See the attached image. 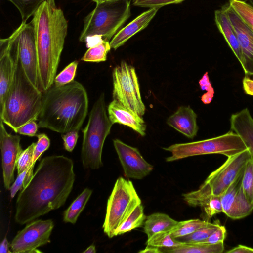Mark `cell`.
Wrapping results in <instances>:
<instances>
[{"instance_id":"8d00e7d4","label":"cell","mask_w":253,"mask_h":253,"mask_svg":"<svg viewBox=\"0 0 253 253\" xmlns=\"http://www.w3.org/2000/svg\"><path fill=\"white\" fill-rule=\"evenodd\" d=\"M36 136L38 137V141L36 143L33 152L32 164L30 167L32 169H34L36 162L41 155L48 149L50 143L49 138L45 134L41 133Z\"/></svg>"},{"instance_id":"f1b7e54d","label":"cell","mask_w":253,"mask_h":253,"mask_svg":"<svg viewBox=\"0 0 253 253\" xmlns=\"http://www.w3.org/2000/svg\"><path fill=\"white\" fill-rule=\"evenodd\" d=\"M219 226L220 224L216 221L210 225L197 230L191 234L175 238V239L183 244L200 243L208 238Z\"/></svg>"},{"instance_id":"ab89813d","label":"cell","mask_w":253,"mask_h":253,"mask_svg":"<svg viewBox=\"0 0 253 253\" xmlns=\"http://www.w3.org/2000/svg\"><path fill=\"white\" fill-rule=\"evenodd\" d=\"M226 234V230L225 226L220 225L210 236L203 241L197 243L202 244H216L223 242Z\"/></svg>"},{"instance_id":"8fae6325","label":"cell","mask_w":253,"mask_h":253,"mask_svg":"<svg viewBox=\"0 0 253 253\" xmlns=\"http://www.w3.org/2000/svg\"><path fill=\"white\" fill-rule=\"evenodd\" d=\"M8 38L17 53L27 78L40 90L38 56L32 22H22Z\"/></svg>"},{"instance_id":"d6a6232c","label":"cell","mask_w":253,"mask_h":253,"mask_svg":"<svg viewBox=\"0 0 253 253\" xmlns=\"http://www.w3.org/2000/svg\"><path fill=\"white\" fill-rule=\"evenodd\" d=\"M211 223L208 221L199 219L185 220L181 227L171 234V236L175 239L189 235L201 228L210 225Z\"/></svg>"},{"instance_id":"484cf974","label":"cell","mask_w":253,"mask_h":253,"mask_svg":"<svg viewBox=\"0 0 253 253\" xmlns=\"http://www.w3.org/2000/svg\"><path fill=\"white\" fill-rule=\"evenodd\" d=\"M146 216L144 213V208L141 204L138 205L131 214L116 229L114 235L123 234L133 229L141 227L144 223Z\"/></svg>"},{"instance_id":"9c48e42d","label":"cell","mask_w":253,"mask_h":253,"mask_svg":"<svg viewBox=\"0 0 253 253\" xmlns=\"http://www.w3.org/2000/svg\"><path fill=\"white\" fill-rule=\"evenodd\" d=\"M141 201L132 182L119 177L108 198L106 215L102 226L110 238L115 236L116 229L131 214Z\"/></svg>"},{"instance_id":"ffe728a7","label":"cell","mask_w":253,"mask_h":253,"mask_svg":"<svg viewBox=\"0 0 253 253\" xmlns=\"http://www.w3.org/2000/svg\"><path fill=\"white\" fill-rule=\"evenodd\" d=\"M197 115L189 106H181L167 121L168 125L187 137L193 139L198 130Z\"/></svg>"},{"instance_id":"bcb514c9","label":"cell","mask_w":253,"mask_h":253,"mask_svg":"<svg viewBox=\"0 0 253 253\" xmlns=\"http://www.w3.org/2000/svg\"><path fill=\"white\" fill-rule=\"evenodd\" d=\"M9 243L5 238H4L0 245V253H11L12 252L9 249Z\"/></svg>"},{"instance_id":"30bf717a","label":"cell","mask_w":253,"mask_h":253,"mask_svg":"<svg viewBox=\"0 0 253 253\" xmlns=\"http://www.w3.org/2000/svg\"><path fill=\"white\" fill-rule=\"evenodd\" d=\"M112 78L113 99L137 114L144 115L146 108L134 67L122 61L113 69Z\"/></svg>"},{"instance_id":"d590c367","label":"cell","mask_w":253,"mask_h":253,"mask_svg":"<svg viewBox=\"0 0 253 253\" xmlns=\"http://www.w3.org/2000/svg\"><path fill=\"white\" fill-rule=\"evenodd\" d=\"M36 143H32L23 150L18 158L16 168L18 174L21 173L28 168H30Z\"/></svg>"},{"instance_id":"e0dca14e","label":"cell","mask_w":253,"mask_h":253,"mask_svg":"<svg viewBox=\"0 0 253 253\" xmlns=\"http://www.w3.org/2000/svg\"><path fill=\"white\" fill-rule=\"evenodd\" d=\"M108 117L113 124H120L133 129L142 136L146 134V125L141 116L113 99L107 108Z\"/></svg>"},{"instance_id":"f907efd6","label":"cell","mask_w":253,"mask_h":253,"mask_svg":"<svg viewBox=\"0 0 253 253\" xmlns=\"http://www.w3.org/2000/svg\"><path fill=\"white\" fill-rule=\"evenodd\" d=\"M250 4H251L253 6V0H249Z\"/></svg>"},{"instance_id":"603a6c76","label":"cell","mask_w":253,"mask_h":253,"mask_svg":"<svg viewBox=\"0 0 253 253\" xmlns=\"http://www.w3.org/2000/svg\"><path fill=\"white\" fill-rule=\"evenodd\" d=\"M185 221H176L163 213H154L146 217L144 223V231L147 239L153 235L162 232H174L181 227Z\"/></svg>"},{"instance_id":"4fadbf2b","label":"cell","mask_w":253,"mask_h":253,"mask_svg":"<svg viewBox=\"0 0 253 253\" xmlns=\"http://www.w3.org/2000/svg\"><path fill=\"white\" fill-rule=\"evenodd\" d=\"M113 144L126 177L141 179L152 171L153 166L144 159L137 148L118 139L113 140Z\"/></svg>"},{"instance_id":"e575fe53","label":"cell","mask_w":253,"mask_h":253,"mask_svg":"<svg viewBox=\"0 0 253 253\" xmlns=\"http://www.w3.org/2000/svg\"><path fill=\"white\" fill-rule=\"evenodd\" d=\"M78 63V61H73L56 76L54 80V85L62 86L74 81Z\"/></svg>"},{"instance_id":"b9f144b4","label":"cell","mask_w":253,"mask_h":253,"mask_svg":"<svg viewBox=\"0 0 253 253\" xmlns=\"http://www.w3.org/2000/svg\"><path fill=\"white\" fill-rule=\"evenodd\" d=\"M38 127V124L36 122V121H31L18 128L15 132L33 137L36 135Z\"/></svg>"},{"instance_id":"3957f363","label":"cell","mask_w":253,"mask_h":253,"mask_svg":"<svg viewBox=\"0 0 253 253\" xmlns=\"http://www.w3.org/2000/svg\"><path fill=\"white\" fill-rule=\"evenodd\" d=\"M88 108L86 91L79 82L74 80L62 86H52L43 92L39 127L61 133L79 131Z\"/></svg>"},{"instance_id":"4316f807","label":"cell","mask_w":253,"mask_h":253,"mask_svg":"<svg viewBox=\"0 0 253 253\" xmlns=\"http://www.w3.org/2000/svg\"><path fill=\"white\" fill-rule=\"evenodd\" d=\"M111 47L110 42L103 40L98 44L88 48L81 60L88 62H100L107 60V55Z\"/></svg>"},{"instance_id":"74e56055","label":"cell","mask_w":253,"mask_h":253,"mask_svg":"<svg viewBox=\"0 0 253 253\" xmlns=\"http://www.w3.org/2000/svg\"><path fill=\"white\" fill-rule=\"evenodd\" d=\"M184 0H133V5L141 7L161 8L170 4H178Z\"/></svg>"},{"instance_id":"f6af8a7d","label":"cell","mask_w":253,"mask_h":253,"mask_svg":"<svg viewBox=\"0 0 253 253\" xmlns=\"http://www.w3.org/2000/svg\"><path fill=\"white\" fill-rule=\"evenodd\" d=\"M227 253H253V248L239 245L237 246L226 252Z\"/></svg>"},{"instance_id":"4dcf8cb0","label":"cell","mask_w":253,"mask_h":253,"mask_svg":"<svg viewBox=\"0 0 253 253\" xmlns=\"http://www.w3.org/2000/svg\"><path fill=\"white\" fill-rule=\"evenodd\" d=\"M171 231L162 232L153 235L146 242L147 246L158 248L176 247L182 244L181 242L173 238Z\"/></svg>"},{"instance_id":"5bb4252c","label":"cell","mask_w":253,"mask_h":253,"mask_svg":"<svg viewBox=\"0 0 253 253\" xmlns=\"http://www.w3.org/2000/svg\"><path fill=\"white\" fill-rule=\"evenodd\" d=\"M0 121V148L3 182L5 188L9 190L14 182V172L23 150L20 145V137L8 133L5 128L4 123Z\"/></svg>"},{"instance_id":"ee69618b","label":"cell","mask_w":253,"mask_h":253,"mask_svg":"<svg viewBox=\"0 0 253 253\" xmlns=\"http://www.w3.org/2000/svg\"><path fill=\"white\" fill-rule=\"evenodd\" d=\"M242 84L245 93L253 96V79L246 76L243 79Z\"/></svg>"},{"instance_id":"8992f818","label":"cell","mask_w":253,"mask_h":253,"mask_svg":"<svg viewBox=\"0 0 253 253\" xmlns=\"http://www.w3.org/2000/svg\"><path fill=\"white\" fill-rule=\"evenodd\" d=\"M113 125L107 114L105 95L102 93L94 103L87 125L83 130L81 159L84 168L98 169L103 166V147Z\"/></svg>"},{"instance_id":"9a60e30c","label":"cell","mask_w":253,"mask_h":253,"mask_svg":"<svg viewBox=\"0 0 253 253\" xmlns=\"http://www.w3.org/2000/svg\"><path fill=\"white\" fill-rule=\"evenodd\" d=\"M243 174V173L237 178L220 196L223 212L233 219L245 217L253 210V204L247 200L241 187Z\"/></svg>"},{"instance_id":"7bdbcfd3","label":"cell","mask_w":253,"mask_h":253,"mask_svg":"<svg viewBox=\"0 0 253 253\" xmlns=\"http://www.w3.org/2000/svg\"><path fill=\"white\" fill-rule=\"evenodd\" d=\"M29 169V168H28L24 171L19 174L16 180L11 186L10 191L11 198H14L18 191L21 189L22 187H23V182Z\"/></svg>"},{"instance_id":"836d02e7","label":"cell","mask_w":253,"mask_h":253,"mask_svg":"<svg viewBox=\"0 0 253 253\" xmlns=\"http://www.w3.org/2000/svg\"><path fill=\"white\" fill-rule=\"evenodd\" d=\"M198 206L203 209L208 219L217 213L223 212L220 196H212L205 199L198 204Z\"/></svg>"},{"instance_id":"5b68a950","label":"cell","mask_w":253,"mask_h":253,"mask_svg":"<svg viewBox=\"0 0 253 253\" xmlns=\"http://www.w3.org/2000/svg\"><path fill=\"white\" fill-rule=\"evenodd\" d=\"M130 0H119L96 3L95 8L84 20L79 41L100 38L110 42L130 16Z\"/></svg>"},{"instance_id":"ba28073f","label":"cell","mask_w":253,"mask_h":253,"mask_svg":"<svg viewBox=\"0 0 253 253\" xmlns=\"http://www.w3.org/2000/svg\"><path fill=\"white\" fill-rule=\"evenodd\" d=\"M163 149L171 153L167 162L207 154H219L227 157L247 149L241 138L232 130L223 135L195 142L177 143Z\"/></svg>"},{"instance_id":"681fc988","label":"cell","mask_w":253,"mask_h":253,"mask_svg":"<svg viewBox=\"0 0 253 253\" xmlns=\"http://www.w3.org/2000/svg\"><path fill=\"white\" fill-rule=\"evenodd\" d=\"M96 3H101V2H106V1H115V0H90Z\"/></svg>"},{"instance_id":"d6986e66","label":"cell","mask_w":253,"mask_h":253,"mask_svg":"<svg viewBox=\"0 0 253 253\" xmlns=\"http://www.w3.org/2000/svg\"><path fill=\"white\" fill-rule=\"evenodd\" d=\"M159 9L149 8L118 31L110 42L111 48L117 49L135 34L145 29Z\"/></svg>"},{"instance_id":"7402d4cb","label":"cell","mask_w":253,"mask_h":253,"mask_svg":"<svg viewBox=\"0 0 253 253\" xmlns=\"http://www.w3.org/2000/svg\"><path fill=\"white\" fill-rule=\"evenodd\" d=\"M214 19L218 29L241 64L242 55L237 35L224 5L221 9L215 11Z\"/></svg>"},{"instance_id":"7dc6e473","label":"cell","mask_w":253,"mask_h":253,"mask_svg":"<svg viewBox=\"0 0 253 253\" xmlns=\"http://www.w3.org/2000/svg\"><path fill=\"white\" fill-rule=\"evenodd\" d=\"M139 253H160L158 247L147 246L146 247L139 252Z\"/></svg>"},{"instance_id":"cb8c5ba5","label":"cell","mask_w":253,"mask_h":253,"mask_svg":"<svg viewBox=\"0 0 253 253\" xmlns=\"http://www.w3.org/2000/svg\"><path fill=\"white\" fill-rule=\"evenodd\" d=\"M160 253H221L223 242L216 244H183L172 247L159 248Z\"/></svg>"},{"instance_id":"1f68e13d","label":"cell","mask_w":253,"mask_h":253,"mask_svg":"<svg viewBox=\"0 0 253 253\" xmlns=\"http://www.w3.org/2000/svg\"><path fill=\"white\" fill-rule=\"evenodd\" d=\"M241 187L247 200L253 204V160L252 158L245 168Z\"/></svg>"},{"instance_id":"277c9868","label":"cell","mask_w":253,"mask_h":253,"mask_svg":"<svg viewBox=\"0 0 253 253\" xmlns=\"http://www.w3.org/2000/svg\"><path fill=\"white\" fill-rule=\"evenodd\" d=\"M15 62L12 82L0 111V120L13 131L31 121H37L42 110L43 92L27 78L17 53L6 38Z\"/></svg>"},{"instance_id":"7c38bea8","label":"cell","mask_w":253,"mask_h":253,"mask_svg":"<svg viewBox=\"0 0 253 253\" xmlns=\"http://www.w3.org/2000/svg\"><path fill=\"white\" fill-rule=\"evenodd\" d=\"M54 226L51 219H39L28 223L9 245L12 253H42L37 248L50 242Z\"/></svg>"},{"instance_id":"c3c4849f","label":"cell","mask_w":253,"mask_h":253,"mask_svg":"<svg viewBox=\"0 0 253 253\" xmlns=\"http://www.w3.org/2000/svg\"><path fill=\"white\" fill-rule=\"evenodd\" d=\"M83 253H96L95 247L94 245H90Z\"/></svg>"},{"instance_id":"f546056e","label":"cell","mask_w":253,"mask_h":253,"mask_svg":"<svg viewBox=\"0 0 253 253\" xmlns=\"http://www.w3.org/2000/svg\"><path fill=\"white\" fill-rule=\"evenodd\" d=\"M10 1L19 11L22 22L33 16L36 11L46 0H8Z\"/></svg>"},{"instance_id":"52a82bcc","label":"cell","mask_w":253,"mask_h":253,"mask_svg":"<svg viewBox=\"0 0 253 253\" xmlns=\"http://www.w3.org/2000/svg\"><path fill=\"white\" fill-rule=\"evenodd\" d=\"M251 158L248 149L228 157L220 167L208 176L198 190L183 194V199L189 205L197 207L206 198L220 196L243 173L247 162Z\"/></svg>"},{"instance_id":"f35d334b","label":"cell","mask_w":253,"mask_h":253,"mask_svg":"<svg viewBox=\"0 0 253 253\" xmlns=\"http://www.w3.org/2000/svg\"><path fill=\"white\" fill-rule=\"evenodd\" d=\"M199 84L202 90L207 91L201 97L202 101L205 104L210 103L214 96V91L210 81L208 72L203 75Z\"/></svg>"},{"instance_id":"60d3db41","label":"cell","mask_w":253,"mask_h":253,"mask_svg":"<svg viewBox=\"0 0 253 253\" xmlns=\"http://www.w3.org/2000/svg\"><path fill=\"white\" fill-rule=\"evenodd\" d=\"M78 137V131H72L62 134L64 146L67 151L72 152L73 150Z\"/></svg>"},{"instance_id":"d4e9b609","label":"cell","mask_w":253,"mask_h":253,"mask_svg":"<svg viewBox=\"0 0 253 253\" xmlns=\"http://www.w3.org/2000/svg\"><path fill=\"white\" fill-rule=\"evenodd\" d=\"M92 191L85 188L72 203L64 213L63 220L65 222L75 224L81 212L83 211Z\"/></svg>"},{"instance_id":"7a4b0ae2","label":"cell","mask_w":253,"mask_h":253,"mask_svg":"<svg viewBox=\"0 0 253 253\" xmlns=\"http://www.w3.org/2000/svg\"><path fill=\"white\" fill-rule=\"evenodd\" d=\"M40 90L54 84L67 34L68 21L54 0H46L33 15Z\"/></svg>"},{"instance_id":"ac0fdd59","label":"cell","mask_w":253,"mask_h":253,"mask_svg":"<svg viewBox=\"0 0 253 253\" xmlns=\"http://www.w3.org/2000/svg\"><path fill=\"white\" fill-rule=\"evenodd\" d=\"M15 62L10 52L6 39L0 41V111L12 82Z\"/></svg>"},{"instance_id":"83f0119b","label":"cell","mask_w":253,"mask_h":253,"mask_svg":"<svg viewBox=\"0 0 253 253\" xmlns=\"http://www.w3.org/2000/svg\"><path fill=\"white\" fill-rule=\"evenodd\" d=\"M229 5L253 32V6L243 0H229Z\"/></svg>"},{"instance_id":"6da1fadb","label":"cell","mask_w":253,"mask_h":253,"mask_svg":"<svg viewBox=\"0 0 253 253\" xmlns=\"http://www.w3.org/2000/svg\"><path fill=\"white\" fill-rule=\"evenodd\" d=\"M74 163L63 155L43 158L32 178L18 196L15 221L28 223L65 203L75 179Z\"/></svg>"},{"instance_id":"44dd1931","label":"cell","mask_w":253,"mask_h":253,"mask_svg":"<svg viewBox=\"0 0 253 253\" xmlns=\"http://www.w3.org/2000/svg\"><path fill=\"white\" fill-rule=\"evenodd\" d=\"M230 130L243 140L253 160V118L248 108L233 114L230 118Z\"/></svg>"},{"instance_id":"2e32d148","label":"cell","mask_w":253,"mask_h":253,"mask_svg":"<svg viewBox=\"0 0 253 253\" xmlns=\"http://www.w3.org/2000/svg\"><path fill=\"white\" fill-rule=\"evenodd\" d=\"M224 6L237 35L242 55L241 65L246 76L253 75V32L229 4Z\"/></svg>"}]
</instances>
